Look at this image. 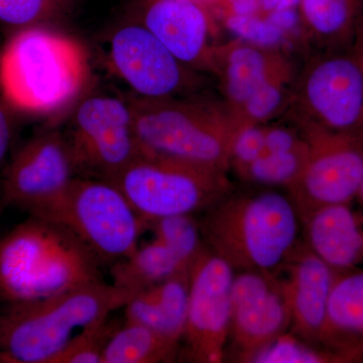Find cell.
<instances>
[{
  "mask_svg": "<svg viewBox=\"0 0 363 363\" xmlns=\"http://www.w3.org/2000/svg\"><path fill=\"white\" fill-rule=\"evenodd\" d=\"M235 274L230 264L206 247L191 264L183 337L186 357L191 362L220 363L225 358Z\"/></svg>",
  "mask_w": 363,
  "mask_h": 363,
  "instance_id": "cell-13",
  "label": "cell"
},
{
  "mask_svg": "<svg viewBox=\"0 0 363 363\" xmlns=\"http://www.w3.org/2000/svg\"><path fill=\"white\" fill-rule=\"evenodd\" d=\"M0 177L4 206L38 215L79 176L66 135L54 128L35 133L7 161Z\"/></svg>",
  "mask_w": 363,
  "mask_h": 363,
  "instance_id": "cell-12",
  "label": "cell"
},
{
  "mask_svg": "<svg viewBox=\"0 0 363 363\" xmlns=\"http://www.w3.org/2000/svg\"><path fill=\"white\" fill-rule=\"evenodd\" d=\"M108 55L112 69L136 96L161 99L206 91V75L184 65L143 25L117 30Z\"/></svg>",
  "mask_w": 363,
  "mask_h": 363,
  "instance_id": "cell-14",
  "label": "cell"
},
{
  "mask_svg": "<svg viewBox=\"0 0 363 363\" xmlns=\"http://www.w3.org/2000/svg\"><path fill=\"white\" fill-rule=\"evenodd\" d=\"M304 241L337 274L363 267V211L350 204L313 212L303 221Z\"/></svg>",
  "mask_w": 363,
  "mask_h": 363,
  "instance_id": "cell-19",
  "label": "cell"
},
{
  "mask_svg": "<svg viewBox=\"0 0 363 363\" xmlns=\"http://www.w3.org/2000/svg\"><path fill=\"white\" fill-rule=\"evenodd\" d=\"M89 67L77 40L40 25L21 28L0 52V94L16 111L57 113L85 89Z\"/></svg>",
  "mask_w": 363,
  "mask_h": 363,
  "instance_id": "cell-3",
  "label": "cell"
},
{
  "mask_svg": "<svg viewBox=\"0 0 363 363\" xmlns=\"http://www.w3.org/2000/svg\"><path fill=\"white\" fill-rule=\"evenodd\" d=\"M342 362L340 358L321 346L284 334L257 353L252 363H326Z\"/></svg>",
  "mask_w": 363,
  "mask_h": 363,
  "instance_id": "cell-27",
  "label": "cell"
},
{
  "mask_svg": "<svg viewBox=\"0 0 363 363\" xmlns=\"http://www.w3.org/2000/svg\"><path fill=\"white\" fill-rule=\"evenodd\" d=\"M140 149L228 173L231 147L240 123L218 94L128 98Z\"/></svg>",
  "mask_w": 363,
  "mask_h": 363,
  "instance_id": "cell-4",
  "label": "cell"
},
{
  "mask_svg": "<svg viewBox=\"0 0 363 363\" xmlns=\"http://www.w3.org/2000/svg\"><path fill=\"white\" fill-rule=\"evenodd\" d=\"M308 56L352 48L363 21V0H301Z\"/></svg>",
  "mask_w": 363,
  "mask_h": 363,
  "instance_id": "cell-21",
  "label": "cell"
},
{
  "mask_svg": "<svg viewBox=\"0 0 363 363\" xmlns=\"http://www.w3.org/2000/svg\"><path fill=\"white\" fill-rule=\"evenodd\" d=\"M283 116L363 138V66L351 52L310 55L298 67L290 105Z\"/></svg>",
  "mask_w": 363,
  "mask_h": 363,
  "instance_id": "cell-9",
  "label": "cell"
},
{
  "mask_svg": "<svg viewBox=\"0 0 363 363\" xmlns=\"http://www.w3.org/2000/svg\"><path fill=\"white\" fill-rule=\"evenodd\" d=\"M189 269L168 247L152 238L111 264V284L133 297Z\"/></svg>",
  "mask_w": 363,
  "mask_h": 363,
  "instance_id": "cell-22",
  "label": "cell"
},
{
  "mask_svg": "<svg viewBox=\"0 0 363 363\" xmlns=\"http://www.w3.org/2000/svg\"><path fill=\"white\" fill-rule=\"evenodd\" d=\"M101 264L65 227L28 215L0 238V298L28 302L101 281Z\"/></svg>",
  "mask_w": 363,
  "mask_h": 363,
  "instance_id": "cell-2",
  "label": "cell"
},
{
  "mask_svg": "<svg viewBox=\"0 0 363 363\" xmlns=\"http://www.w3.org/2000/svg\"><path fill=\"white\" fill-rule=\"evenodd\" d=\"M130 294L104 279L28 302L0 314V362L52 363L76 330L123 309Z\"/></svg>",
  "mask_w": 363,
  "mask_h": 363,
  "instance_id": "cell-5",
  "label": "cell"
},
{
  "mask_svg": "<svg viewBox=\"0 0 363 363\" xmlns=\"http://www.w3.org/2000/svg\"><path fill=\"white\" fill-rule=\"evenodd\" d=\"M337 274L304 240H300L276 274L288 303L293 335L320 346Z\"/></svg>",
  "mask_w": 363,
  "mask_h": 363,
  "instance_id": "cell-18",
  "label": "cell"
},
{
  "mask_svg": "<svg viewBox=\"0 0 363 363\" xmlns=\"http://www.w3.org/2000/svg\"><path fill=\"white\" fill-rule=\"evenodd\" d=\"M32 216L65 227L101 264H113L128 257L147 229L113 183L84 176H78L56 201Z\"/></svg>",
  "mask_w": 363,
  "mask_h": 363,
  "instance_id": "cell-8",
  "label": "cell"
},
{
  "mask_svg": "<svg viewBox=\"0 0 363 363\" xmlns=\"http://www.w3.org/2000/svg\"><path fill=\"white\" fill-rule=\"evenodd\" d=\"M147 229L188 267L205 247L200 223L194 215L164 217L150 222Z\"/></svg>",
  "mask_w": 363,
  "mask_h": 363,
  "instance_id": "cell-25",
  "label": "cell"
},
{
  "mask_svg": "<svg viewBox=\"0 0 363 363\" xmlns=\"http://www.w3.org/2000/svg\"><path fill=\"white\" fill-rule=\"evenodd\" d=\"M143 25L184 65L213 78L218 23L206 7L193 0H150Z\"/></svg>",
  "mask_w": 363,
  "mask_h": 363,
  "instance_id": "cell-17",
  "label": "cell"
},
{
  "mask_svg": "<svg viewBox=\"0 0 363 363\" xmlns=\"http://www.w3.org/2000/svg\"><path fill=\"white\" fill-rule=\"evenodd\" d=\"M351 52L363 66V21L358 28L357 37H355L354 43L351 48Z\"/></svg>",
  "mask_w": 363,
  "mask_h": 363,
  "instance_id": "cell-31",
  "label": "cell"
},
{
  "mask_svg": "<svg viewBox=\"0 0 363 363\" xmlns=\"http://www.w3.org/2000/svg\"><path fill=\"white\" fill-rule=\"evenodd\" d=\"M125 321L140 324L162 335V337L181 343L183 336L162 313L149 291L135 294L123 306Z\"/></svg>",
  "mask_w": 363,
  "mask_h": 363,
  "instance_id": "cell-28",
  "label": "cell"
},
{
  "mask_svg": "<svg viewBox=\"0 0 363 363\" xmlns=\"http://www.w3.org/2000/svg\"><path fill=\"white\" fill-rule=\"evenodd\" d=\"M13 109L0 96V171L6 166L13 143L16 117Z\"/></svg>",
  "mask_w": 363,
  "mask_h": 363,
  "instance_id": "cell-30",
  "label": "cell"
},
{
  "mask_svg": "<svg viewBox=\"0 0 363 363\" xmlns=\"http://www.w3.org/2000/svg\"><path fill=\"white\" fill-rule=\"evenodd\" d=\"M320 346L342 362L363 359V267L337 274Z\"/></svg>",
  "mask_w": 363,
  "mask_h": 363,
  "instance_id": "cell-20",
  "label": "cell"
},
{
  "mask_svg": "<svg viewBox=\"0 0 363 363\" xmlns=\"http://www.w3.org/2000/svg\"><path fill=\"white\" fill-rule=\"evenodd\" d=\"M79 175L109 180L143 154L128 100L91 96L78 104L65 135Z\"/></svg>",
  "mask_w": 363,
  "mask_h": 363,
  "instance_id": "cell-10",
  "label": "cell"
},
{
  "mask_svg": "<svg viewBox=\"0 0 363 363\" xmlns=\"http://www.w3.org/2000/svg\"><path fill=\"white\" fill-rule=\"evenodd\" d=\"M295 123L307 140L309 156L286 193L303 222L321 208L350 204L357 198L363 182V138Z\"/></svg>",
  "mask_w": 363,
  "mask_h": 363,
  "instance_id": "cell-11",
  "label": "cell"
},
{
  "mask_svg": "<svg viewBox=\"0 0 363 363\" xmlns=\"http://www.w3.org/2000/svg\"><path fill=\"white\" fill-rule=\"evenodd\" d=\"M180 343L162 337L142 325L124 321L105 346L101 363L173 362Z\"/></svg>",
  "mask_w": 363,
  "mask_h": 363,
  "instance_id": "cell-23",
  "label": "cell"
},
{
  "mask_svg": "<svg viewBox=\"0 0 363 363\" xmlns=\"http://www.w3.org/2000/svg\"><path fill=\"white\" fill-rule=\"evenodd\" d=\"M357 198L358 200H359V202L362 203V205L363 206V182L362 186H360L359 191H358Z\"/></svg>",
  "mask_w": 363,
  "mask_h": 363,
  "instance_id": "cell-33",
  "label": "cell"
},
{
  "mask_svg": "<svg viewBox=\"0 0 363 363\" xmlns=\"http://www.w3.org/2000/svg\"><path fill=\"white\" fill-rule=\"evenodd\" d=\"M308 156V142L304 147L290 152L262 154L238 176L241 180L262 187L285 188L286 190L300 177Z\"/></svg>",
  "mask_w": 363,
  "mask_h": 363,
  "instance_id": "cell-24",
  "label": "cell"
},
{
  "mask_svg": "<svg viewBox=\"0 0 363 363\" xmlns=\"http://www.w3.org/2000/svg\"><path fill=\"white\" fill-rule=\"evenodd\" d=\"M193 1L197 2V4L206 7L208 11H210V9L216 4V2L218 1V0H193Z\"/></svg>",
  "mask_w": 363,
  "mask_h": 363,
  "instance_id": "cell-32",
  "label": "cell"
},
{
  "mask_svg": "<svg viewBox=\"0 0 363 363\" xmlns=\"http://www.w3.org/2000/svg\"><path fill=\"white\" fill-rule=\"evenodd\" d=\"M116 327L109 317L85 327L74 335L52 363H101L105 346Z\"/></svg>",
  "mask_w": 363,
  "mask_h": 363,
  "instance_id": "cell-26",
  "label": "cell"
},
{
  "mask_svg": "<svg viewBox=\"0 0 363 363\" xmlns=\"http://www.w3.org/2000/svg\"><path fill=\"white\" fill-rule=\"evenodd\" d=\"M285 293L276 274L236 272L231 293L229 341L236 359L253 357L290 330Z\"/></svg>",
  "mask_w": 363,
  "mask_h": 363,
  "instance_id": "cell-15",
  "label": "cell"
},
{
  "mask_svg": "<svg viewBox=\"0 0 363 363\" xmlns=\"http://www.w3.org/2000/svg\"><path fill=\"white\" fill-rule=\"evenodd\" d=\"M210 13L233 38L291 56H308L301 0H218Z\"/></svg>",
  "mask_w": 363,
  "mask_h": 363,
  "instance_id": "cell-16",
  "label": "cell"
},
{
  "mask_svg": "<svg viewBox=\"0 0 363 363\" xmlns=\"http://www.w3.org/2000/svg\"><path fill=\"white\" fill-rule=\"evenodd\" d=\"M298 67L291 55L233 38L215 48L212 77L241 128L285 114Z\"/></svg>",
  "mask_w": 363,
  "mask_h": 363,
  "instance_id": "cell-6",
  "label": "cell"
},
{
  "mask_svg": "<svg viewBox=\"0 0 363 363\" xmlns=\"http://www.w3.org/2000/svg\"><path fill=\"white\" fill-rule=\"evenodd\" d=\"M56 11V0H0V23L21 30L42 25Z\"/></svg>",
  "mask_w": 363,
  "mask_h": 363,
  "instance_id": "cell-29",
  "label": "cell"
},
{
  "mask_svg": "<svg viewBox=\"0 0 363 363\" xmlns=\"http://www.w3.org/2000/svg\"><path fill=\"white\" fill-rule=\"evenodd\" d=\"M203 213L205 247L235 272L276 274L300 242L302 219L286 192L233 191Z\"/></svg>",
  "mask_w": 363,
  "mask_h": 363,
  "instance_id": "cell-1",
  "label": "cell"
},
{
  "mask_svg": "<svg viewBox=\"0 0 363 363\" xmlns=\"http://www.w3.org/2000/svg\"><path fill=\"white\" fill-rule=\"evenodd\" d=\"M145 223L206 211L234 191L228 173L143 152L109 179Z\"/></svg>",
  "mask_w": 363,
  "mask_h": 363,
  "instance_id": "cell-7",
  "label": "cell"
}]
</instances>
